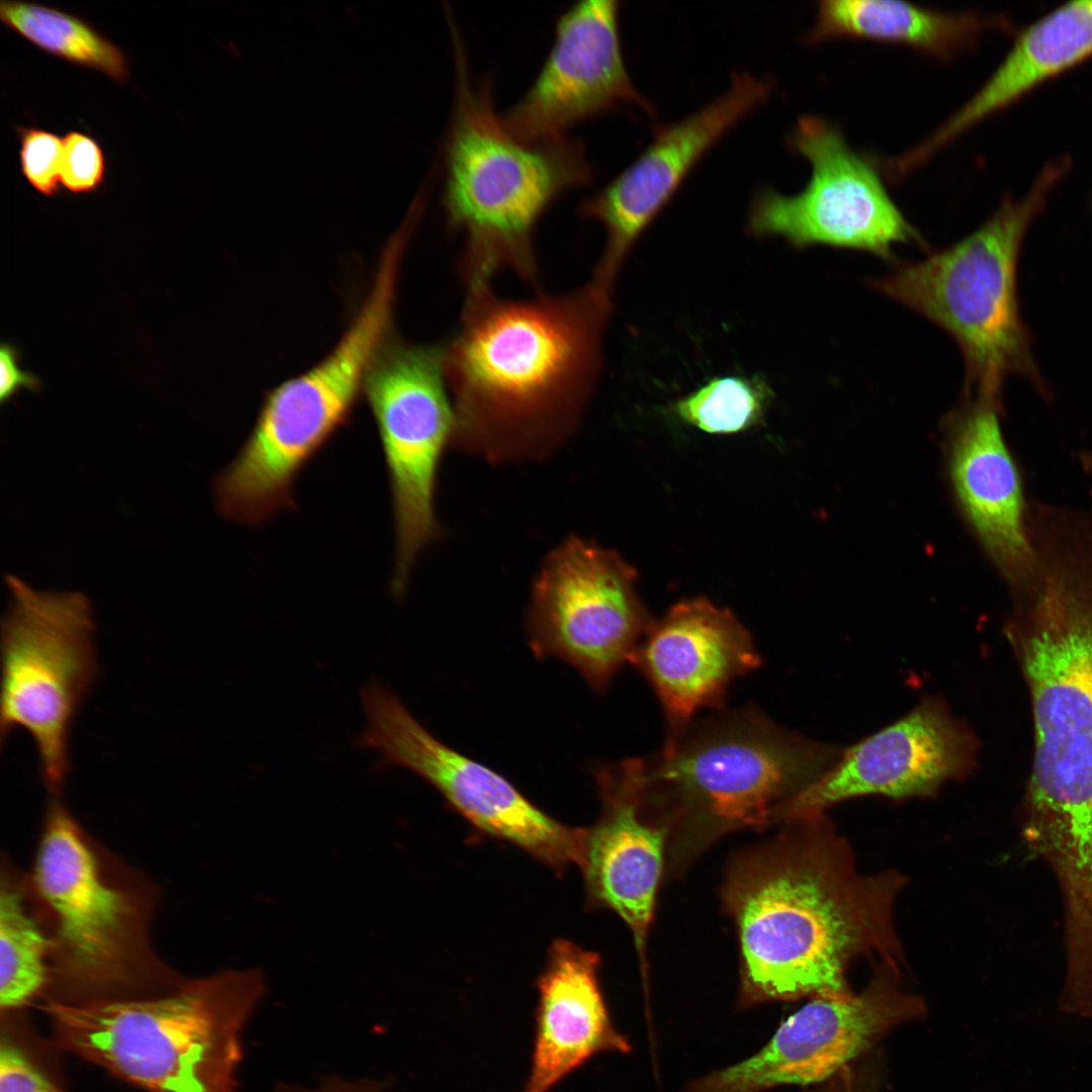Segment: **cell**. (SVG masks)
<instances>
[{"instance_id":"6da1fadb","label":"cell","mask_w":1092,"mask_h":1092,"mask_svg":"<svg viewBox=\"0 0 1092 1092\" xmlns=\"http://www.w3.org/2000/svg\"><path fill=\"white\" fill-rule=\"evenodd\" d=\"M612 293L590 280L560 294L466 290L442 347L451 447L492 464L542 461L572 436L597 388Z\"/></svg>"},{"instance_id":"7a4b0ae2","label":"cell","mask_w":1092,"mask_h":1092,"mask_svg":"<svg viewBox=\"0 0 1092 1092\" xmlns=\"http://www.w3.org/2000/svg\"><path fill=\"white\" fill-rule=\"evenodd\" d=\"M786 825L779 839L735 864L724 889L744 1002L849 993L846 973L859 958L903 969L894 909L906 876L860 873L825 814Z\"/></svg>"},{"instance_id":"3957f363","label":"cell","mask_w":1092,"mask_h":1092,"mask_svg":"<svg viewBox=\"0 0 1092 1092\" xmlns=\"http://www.w3.org/2000/svg\"><path fill=\"white\" fill-rule=\"evenodd\" d=\"M27 881L51 941L40 1002L149 998L188 979L154 945L159 885L90 834L61 795H50Z\"/></svg>"},{"instance_id":"277c9868","label":"cell","mask_w":1092,"mask_h":1092,"mask_svg":"<svg viewBox=\"0 0 1092 1092\" xmlns=\"http://www.w3.org/2000/svg\"><path fill=\"white\" fill-rule=\"evenodd\" d=\"M448 24L455 87L442 205L447 225L462 237L461 279L473 289L509 271L536 287V228L560 195L593 180L585 146L569 135L536 144L515 138L496 111L490 82L473 80L456 23Z\"/></svg>"},{"instance_id":"5b68a950","label":"cell","mask_w":1092,"mask_h":1092,"mask_svg":"<svg viewBox=\"0 0 1092 1092\" xmlns=\"http://www.w3.org/2000/svg\"><path fill=\"white\" fill-rule=\"evenodd\" d=\"M266 987L259 969H226L155 997L38 1008L59 1051L147 1092H237L243 1031Z\"/></svg>"},{"instance_id":"8992f818","label":"cell","mask_w":1092,"mask_h":1092,"mask_svg":"<svg viewBox=\"0 0 1092 1092\" xmlns=\"http://www.w3.org/2000/svg\"><path fill=\"white\" fill-rule=\"evenodd\" d=\"M844 748L785 729L755 707L693 720L660 751L636 757L646 813L711 838L775 823L780 808L828 772Z\"/></svg>"},{"instance_id":"52a82bcc","label":"cell","mask_w":1092,"mask_h":1092,"mask_svg":"<svg viewBox=\"0 0 1092 1092\" xmlns=\"http://www.w3.org/2000/svg\"><path fill=\"white\" fill-rule=\"evenodd\" d=\"M1068 161L1050 163L1028 192L1005 200L975 232L871 280L878 291L945 331L961 349L969 396L1000 401L1004 381L1027 377L1041 391L1017 296L1020 248Z\"/></svg>"},{"instance_id":"ba28073f","label":"cell","mask_w":1092,"mask_h":1092,"mask_svg":"<svg viewBox=\"0 0 1092 1092\" xmlns=\"http://www.w3.org/2000/svg\"><path fill=\"white\" fill-rule=\"evenodd\" d=\"M1 624L0 738L31 737L43 784L61 795L72 722L98 673L90 602L78 592H40L8 575Z\"/></svg>"},{"instance_id":"9c48e42d","label":"cell","mask_w":1092,"mask_h":1092,"mask_svg":"<svg viewBox=\"0 0 1092 1092\" xmlns=\"http://www.w3.org/2000/svg\"><path fill=\"white\" fill-rule=\"evenodd\" d=\"M363 391L389 479L395 530L391 589L399 597L417 561L441 533L438 477L454 433L442 347L388 339L367 370Z\"/></svg>"},{"instance_id":"30bf717a","label":"cell","mask_w":1092,"mask_h":1092,"mask_svg":"<svg viewBox=\"0 0 1092 1092\" xmlns=\"http://www.w3.org/2000/svg\"><path fill=\"white\" fill-rule=\"evenodd\" d=\"M367 360L347 343L265 397L255 425L214 481L219 513L257 525L294 505L295 481L348 420L363 390Z\"/></svg>"},{"instance_id":"8fae6325","label":"cell","mask_w":1092,"mask_h":1092,"mask_svg":"<svg viewBox=\"0 0 1092 1092\" xmlns=\"http://www.w3.org/2000/svg\"><path fill=\"white\" fill-rule=\"evenodd\" d=\"M635 583L616 551L576 535L559 542L532 584L527 630L535 655L562 659L605 691L654 621Z\"/></svg>"},{"instance_id":"7c38bea8","label":"cell","mask_w":1092,"mask_h":1092,"mask_svg":"<svg viewBox=\"0 0 1092 1092\" xmlns=\"http://www.w3.org/2000/svg\"><path fill=\"white\" fill-rule=\"evenodd\" d=\"M787 142L810 163V179L794 195L768 188L755 195L747 220L750 235L782 237L798 249L824 245L884 259H891L897 245H923L874 161L848 146L833 123L801 116Z\"/></svg>"},{"instance_id":"4fadbf2b","label":"cell","mask_w":1092,"mask_h":1092,"mask_svg":"<svg viewBox=\"0 0 1092 1092\" xmlns=\"http://www.w3.org/2000/svg\"><path fill=\"white\" fill-rule=\"evenodd\" d=\"M360 703L366 726L356 745L381 753L377 768L410 769L474 827L514 843L555 871L578 864L583 828L559 823L502 775L436 739L379 679L362 686Z\"/></svg>"},{"instance_id":"5bb4252c","label":"cell","mask_w":1092,"mask_h":1092,"mask_svg":"<svg viewBox=\"0 0 1092 1092\" xmlns=\"http://www.w3.org/2000/svg\"><path fill=\"white\" fill-rule=\"evenodd\" d=\"M901 968L877 962L860 992L810 998L759 1052L697 1081L687 1092H762L839 1073L893 1027L924 1012L923 1000L901 987Z\"/></svg>"},{"instance_id":"9a60e30c","label":"cell","mask_w":1092,"mask_h":1092,"mask_svg":"<svg viewBox=\"0 0 1092 1092\" xmlns=\"http://www.w3.org/2000/svg\"><path fill=\"white\" fill-rule=\"evenodd\" d=\"M771 90L768 77L734 74L724 94L684 119L657 127L651 143L629 167L580 203L579 215L600 222L606 236L590 281L613 292L628 253L690 172Z\"/></svg>"},{"instance_id":"2e32d148","label":"cell","mask_w":1092,"mask_h":1092,"mask_svg":"<svg viewBox=\"0 0 1092 1092\" xmlns=\"http://www.w3.org/2000/svg\"><path fill=\"white\" fill-rule=\"evenodd\" d=\"M976 751L970 728L942 700L926 698L898 721L844 748L828 772L781 807L775 823L824 815L860 796L932 797L946 782L971 774Z\"/></svg>"},{"instance_id":"e0dca14e","label":"cell","mask_w":1092,"mask_h":1092,"mask_svg":"<svg viewBox=\"0 0 1092 1092\" xmlns=\"http://www.w3.org/2000/svg\"><path fill=\"white\" fill-rule=\"evenodd\" d=\"M619 2L579 1L557 18L552 47L526 93L500 113L518 140L546 143L568 136L577 123L634 105L652 104L633 85L619 33Z\"/></svg>"},{"instance_id":"ac0fdd59","label":"cell","mask_w":1092,"mask_h":1092,"mask_svg":"<svg viewBox=\"0 0 1092 1092\" xmlns=\"http://www.w3.org/2000/svg\"><path fill=\"white\" fill-rule=\"evenodd\" d=\"M630 663L656 694L670 737L702 709L723 710L731 682L756 669L761 659L750 633L729 610L695 598L652 622Z\"/></svg>"},{"instance_id":"d6986e66","label":"cell","mask_w":1092,"mask_h":1092,"mask_svg":"<svg viewBox=\"0 0 1092 1092\" xmlns=\"http://www.w3.org/2000/svg\"><path fill=\"white\" fill-rule=\"evenodd\" d=\"M1000 401L971 396L951 418L949 474L966 519L1013 593L1036 569L1027 508L1016 464L1005 443Z\"/></svg>"},{"instance_id":"ffe728a7","label":"cell","mask_w":1092,"mask_h":1092,"mask_svg":"<svg viewBox=\"0 0 1092 1092\" xmlns=\"http://www.w3.org/2000/svg\"><path fill=\"white\" fill-rule=\"evenodd\" d=\"M595 778L602 813L583 828L578 866L590 901L628 925L643 965L669 831L643 809L636 758L600 764Z\"/></svg>"},{"instance_id":"44dd1931","label":"cell","mask_w":1092,"mask_h":1092,"mask_svg":"<svg viewBox=\"0 0 1092 1092\" xmlns=\"http://www.w3.org/2000/svg\"><path fill=\"white\" fill-rule=\"evenodd\" d=\"M599 966L597 953L571 941L551 945L538 981L536 1037L524 1092H548L595 1055L630 1050L609 1016Z\"/></svg>"},{"instance_id":"7402d4cb","label":"cell","mask_w":1092,"mask_h":1092,"mask_svg":"<svg viewBox=\"0 0 1092 1092\" xmlns=\"http://www.w3.org/2000/svg\"><path fill=\"white\" fill-rule=\"evenodd\" d=\"M1092 56V0L1068 2L1019 33L988 81L908 160L919 166L979 121L1011 105L1032 89Z\"/></svg>"},{"instance_id":"603a6c76","label":"cell","mask_w":1092,"mask_h":1092,"mask_svg":"<svg viewBox=\"0 0 1092 1092\" xmlns=\"http://www.w3.org/2000/svg\"><path fill=\"white\" fill-rule=\"evenodd\" d=\"M975 12H945L896 0H824L817 4L809 42L857 37L909 46L948 59L1002 24Z\"/></svg>"},{"instance_id":"cb8c5ba5","label":"cell","mask_w":1092,"mask_h":1092,"mask_svg":"<svg viewBox=\"0 0 1092 1092\" xmlns=\"http://www.w3.org/2000/svg\"><path fill=\"white\" fill-rule=\"evenodd\" d=\"M0 869V1014H6L24 1011L44 998L51 941L27 873L6 855Z\"/></svg>"},{"instance_id":"d4e9b609","label":"cell","mask_w":1092,"mask_h":1092,"mask_svg":"<svg viewBox=\"0 0 1092 1092\" xmlns=\"http://www.w3.org/2000/svg\"><path fill=\"white\" fill-rule=\"evenodd\" d=\"M0 20L9 30L55 58L101 72L119 84L129 78L124 52L77 15L43 4L3 0Z\"/></svg>"},{"instance_id":"484cf974","label":"cell","mask_w":1092,"mask_h":1092,"mask_svg":"<svg viewBox=\"0 0 1092 1092\" xmlns=\"http://www.w3.org/2000/svg\"><path fill=\"white\" fill-rule=\"evenodd\" d=\"M772 396L771 388L760 376H719L679 397L671 412L679 421L703 432L735 434L759 425Z\"/></svg>"},{"instance_id":"4316f807","label":"cell","mask_w":1092,"mask_h":1092,"mask_svg":"<svg viewBox=\"0 0 1092 1092\" xmlns=\"http://www.w3.org/2000/svg\"><path fill=\"white\" fill-rule=\"evenodd\" d=\"M22 1015H1L0 1092H68L24 1044Z\"/></svg>"},{"instance_id":"83f0119b","label":"cell","mask_w":1092,"mask_h":1092,"mask_svg":"<svg viewBox=\"0 0 1092 1092\" xmlns=\"http://www.w3.org/2000/svg\"><path fill=\"white\" fill-rule=\"evenodd\" d=\"M20 171L39 194L54 197L62 191L63 138L33 126H16Z\"/></svg>"},{"instance_id":"f1b7e54d","label":"cell","mask_w":1092,"mask_h":1092,"mask_svg":"<svg viewBox=\"0 0 1092 1092\" xmlns=\"http://www.w3.org/2000/svg\"><path fill=\"white\" fill-rule=\"evenodd\" d=\"M105 173L104 152L95 139L77 130L63 136L61 183L67 191L92 193L104 183Z\"/></svg>"},{"instance_id":"f546056e","label":"cell","mask_w":1092,"mask_h":1092,"mask_svg":"<svg viewBox=\"0 0 1092 1092\" xmlns=\"http://www.w3.org/2000/svg\"><path fill=\"white\" fill-rule=\"evenodd\" d=\"M20 351L9 342H3L0 347V401L4 403L21 389L31 392H39L43 383L40 378L30 371L20 368Z\"/></svg>"},{"instance_id":"4dcf8cb0","label":"cell","mask_w":1092,"mask_h":1092,"mask_svg":"<svg viewBox=\"0 0 1092 1092\" xmlns=\"http://www.w3.org/2000/svg\"><path fill=\"white\" fill-rule=\"evenodd\" d=\"M274 1092H384L379 1082L370 1079H328L312 1087L283 1086Z\"/></svg>"},{"instance_id":"1f68e13d","label":"cell","mask_w":1092,"mask_h":1092,"mask_svg":"<svg viewBox=\"0 0 1092 1092\" xmlns=\"http://www.w3.org/2000/svg\"><path fill=\"white\" fill-rule=\"evenodd\" d=\"M1079 461L1083 470L1092 476V451H1084L1079 455Z\"/></svg>"},{"instance_id":"d6a6232c","label":"cell","mask_w":1092,"mask_h":1092,"mask_svg":"<svg viewBox=\"0 0 1092 1092\" xmlns=\"http://www.w3.org/2000/svg\"><path fill=\"white\" fill-rule=\"evenodd\" d=\"M833 1092H858V1091L854 1087H852V1085H851V1083L849 1081H844L843 1083H839L833 1089Z\"/></svg>"}]
</instances>
